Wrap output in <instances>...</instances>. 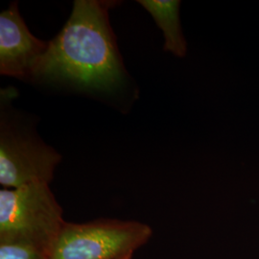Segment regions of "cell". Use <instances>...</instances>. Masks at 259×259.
<instances>
[{"instance_id": "7a4b0ae2", "label": "cell", "mask_w": 259, "mask_h": 259, "mask_svg": "<svg viewBox=\"0 0 259 259\" xmlns=\"http://www.w3.org/2000/svg\"><path fill=\"white\" fill-rule=\"evenodd\" d=\"M65 223L49 185L0 190V243L24 244L48 252Z\"/></svg>"}, {"instance_id": "5b68a950", "label": "cell", "mask_w": 259, "mask_h": 259, "mask_svg": "<svg viewBox=\"0 0 259 259\" xmlns=\"http://www.w3.org/2000/svg\"><path fill=\"white\" fill-rule=\"evenodd\" d=\"M49 41L40 40L28 29L18 2L0 14V73L22 81H33Z\"/></svg>"}, {"instance_id": "8992f818", "label": "cell", "mask_w": 259, "mask_h": 259, "mask_svg": "<svg viewBox=\"0 0 259 259\" xmlns=\"http://www.w3.org/2000/svg\"><path fill=\"white\" fill-rule=\"evenodd\" d=\"M139 4L147 10L157 26L163 32L164 51L173 53L180 58L185 57L187 51L180 20L179 0H139Z\"/></svg>"}, {"instance_id": "3957f363", "label": "cell", "mask_w": 259, "mask_h": 259, "mask_svg": "<svg viewBox=\"0 0 259 259\" xmlns=\"http://www.w3.org/2000/svg\"><path fill=\"white\" fill-rule=\"evenodd\" d=\"M152 234L151 227L139 221L65 222L47 259H132Z\"/></svg>"}, {"instance_id": "52a82bcc", "label": "cell", "mask_w": 259, "mask_h": 259, "mask_svg": "<svg viewBox=\"0 0 259 259\" xmlns=\"http://www.w3.org/2000/svg\"><path fill=\"white\" fill-rule=\"evenodd\" d=\"M47 255L48 252L33 246L0 243V259H47Z\"/></svg>"}, {"instance_id": "277c9868", "label": "cell", "mask_w": 259, "mask_h": 259, "mask_svg": "<svg viewBox=\"0 0 259 259\" xmlns=\"http://www.w3.org/2000/svg\"><path fill=\"white\" fill-rule=\"evenodd\" d=\"M60 154L36 135L2 114L0 125V184L3 188L53 180Z\"/></svg>"}, {"instance_id": "6da1fadb", "label": "cell", "mask_w": 259, "mask_h": 259, "mask_svg": "<svg viewBox=\"0 0 259 259\" xmlns=\"http://www.w3.org/2000/svg\"><path fill=\"white\" fill-rule=\"evenodd\" d=\"M111 0H76L61 32L49 41L33 81L66 83L81 90L111 92L126 71L110 24Z\"/></svg>"}]
</instances>
